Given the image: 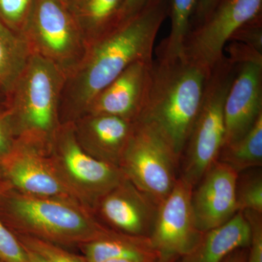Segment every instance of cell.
<instances>
[{
  "mask_svg": "<svg viewBox=\"0 0 262 262\" xmlns=\"http://www.w3.org/2000/svg\"><path fill=\"white\" fill-rule=\"evenodd\" d=\"M168 8V0H150L133 18L88 45L62 91L60 113L70 122L83 115L98 93L129 66L153 60L155 39Z\"/></svg>",
  "mask_w": 262,
  "mask_h": 262,
  "instance_id": "cell-1",
  "label": "cell"
},
{
  "mask_svg": "<svg viewBox=\"0 0 262 262\" xmlns=\"http://www.w3.org/2000/svg\"><path fill=\"white\" fill-rule=\"evenodd\" d=\"M211 72L184 56L154 61L149 93L138 120L154 127L180 160Z\"/></svg>",
  "mask_w": 262,
  "mask_h": 262,
  "instance_id": "cell-2",
  "label": "cell"
},
{
  "mask_svg": "<svg viewBox=\"0 0 262 262\" xmlns=\"http://www.w3.org/2000/svg\"><path fill=\"white\" fill-rule=\"evenodd\" d=\"M66 75L51 62L32 55L8 94V108L16 140L41 147L57 133Z\"/></svg>",
  "mask_w": 262,
  "mask_h": 262,
  "instance_id": "cell-3",
  "label": "cell"
},
{
  "mask_svg": "<svg viewBox=\"0 0 262 262\" xmlns=\"http://www.w3.org/2000/svg\"><path fill=\"white\" fill-rule=\"evenodd\" d=\"M237 67L225 56L211 70L199 113L183 151L179 177L195 187L218 161L225 136L226 98Z\"/></svg>",
  "mask_w": 262,
  "mask_h": 262,
  "instance_id": "cell-4",
  "label": "cell"
},
{
  "mask_svg": "<svg viewBox=\"0 0 262 262\" xmlns=\"http://www.w3.org/2000/svg\"><path fill=\"white\" fill-rule=\"evenodd\" d=\"M7 212L29 237L54 244L83 245L115 233L75 207L51 198L15 194L5 198Z\"/></svg>",
  "mask_w": 262,
  "mask_h": 262,
  "instance_id": "cell-5",
  "label": "cell"
},
{
  "mask_svg": "<svg viewBox=\"0 0 262 262\" xmlns=\"http://www.w3.org/2000/svg\"><path fill=\"white\" fill-rule=\"evenodd\" d=\"M179 165L180 159L154 127L144 120L134 122L120 168L158 206L178 180Z\"/></svg>",
  "mask_w": 262,
  "mask_h": 262,
  "instance_id": "cell-6",
  "label": "cell"
},
{
  "mask_svg": "<svg viewBox=\"0 0 262 262\" xmlns=\"http://www.w3.org/2000/svg\"><path fill=\"white\" fill-rule=\"evenodd\" d=\"M22 35L32 55L51 62L66 77L87 47L77 20L61 0H36Z\"/></svg>",
  "mask_w": 262,
  "mask_h": 262,
  "instance_id": "cell-7",
  "label": "cell"
},
{
  "mask_svg": "<svg viewBox=\"0 0 262 262\" xmlns=\"http://www.w3.org/2000/svg\"><path fill=\"white\" fill-rule=\"evenodd\" d=\"M262 0H221L208 18L189 32L183 56L207 70L225 57L226 45L234 33L261 13Z\"/></svg>",
  "mask_w": 262,
  "mask_h": 262,
  "instance_id": "cell-8",
  "label": "cell"
},
{
  "mask_svg": "<svg viewBox=\"0 0 262 262\" xmlns=\"http://www.w3.org/2000/svg\"><path fill=\"white\" fill-rule=\"evenodd\" d=\"M193 189L179 177L171 192L158 206L149 238L159 262H178L201 237L193 213Z\"/></svg>",
  "mask_w": 262,
  "mask_h": 262,
  "instance_id": "cell-9",
  "label": "cell"
},
{
  "mask_svg": "<svg viewBox=\"0 0 262 262\" xmlns=\"http://www.w3.org/2000/svg\"><path fill=\"white\" fill-rule=\"evenodd\" d=\"M238 173L227 164L215 162L194 187L192 206L201 232L224 225L237 213L236 184Z\"/></svg>",
  "mask_w": 262,
  "mask_h": 262,
  "instance_id": "cell-10",
  "label": "cell"
},
{
  "mask_svg": "<svg viewBox=\"0 0 262 262\" xmlns=\"http://www.w3.org/2000/svg\"><path fill=\"white\" fill-rule=\"evenodd\" d=\"M154 61H139L129 66L98 93L84 114L113 115L135 122L145 105Z\"/></svg>",
  "mask_w": 262,
  "mask_h": 262,
  "instance_id": "cell-11",
  "label": "cell"
},
{
  "mask_svg": "<svg viewBox=\"0 0 262 262\" xmlns=\"http://www.w3.org/2000/svg\"><path fill=\"white\" fill-rule=\"evenodd\" d=\"M236 66L225 101L223 147L246 135L262 115V63Z\"/></svg>",
  "mask_w": 262,
  "mask_h": 262,
  "instance_id": "cell-12",
  "label": "cell"
},
{
  "mask_svg": "<svg viewBox=\"0 0 262 262\" xmlns=\"http://www.w3.org/2000/svg\"><path fill=\"white\" fill-rule=\"evenodd\" d=\"M158 206L125 177L117 187L101 196L100 212L118 233L150 237Z\"/></svg>",
  "mask_w": 262,
  "mask_h": 262,
  "instance_id": "cell-13",
  "label": "cell"
},
{
  "mask_svg": "<svg viewBox=\"0 0 262 262\" xmlns=\"http://www.w3.org/2000/svg\"><path fill=\"white\" fill-rule=\"evenodd\" d=\"M52 146H56L71 177L101 198L125 178L119 167L98 159L84 149L70 122L60 127Z\"/></svg>",
  "mask_w": 262,
  "mask_h": 262,
  "instance_id": "cell-14",
  "label": "cell"
},
{
  "mask_svg": "<svg viewBox=\"0 0 262 262\" xmlns=\"http://www.w3.org/2000/svg\"><path fill=\"white\" fill-rule=\"evenodd\" d=\"M70 123L86 151L120 168L134 122L113 115L86 113Z\"/></svg>",
  "mask_w": 262,
  "mask_h": 262,
  "instance_id": "cell-15",
  "label": "cell"
},
{
  "mask_svg": "<svg viewBox=\"0 0 262 262\" xmlns=\"http://www.w3.org/2000/svg\"><path fill=\"white\" fill-rule=\"evenodd\" d=\"M39 146L16 140L8 154L0 160L10 182L32 196H61L67 194L63 183L45 164L38 154Z\"/></svg>",
  "mask_w": 262,
  "mask_h": 262,
  "instance_id": "cell-16",
  "label": "cell"
},
{
  "mask_svg": "<svg viewBox=\"0 0 262 262\" xmlns=\"http://www.w3.org/2000/svg\"><path fill=\"white\" fill-rule=\"evenodd\" d=\"M251 241L249 223L237 212L220 227L202 232L194 247L179 262H222L239 248H248Z\"/></svg>",
  "mask_w": 262,
  "mask_h": 262,
  "instance_id": "cell-17",
  "label": "cell"
},
{
  "mask_svg": "<svg viewBox=\"0 0 262 262\" xmlns=\"http://www.w3.org/2000/svg\"><path fill=\"white\" fill-rule=\"evenodd\" d=\"M87 262L127 259L136 262H159L149 237H136L115 232L104 238L82 245Z\"/></svg>",
  "mask_w": 262,
  "mask_h": 262,
  "instance_id": "cell-18",
  "label": "cell"
},
{
  "mask_svg": "<svg viewBox=\"0 0 262 262\" xmlns=\"http://www.w3.org/2000/svg\"><path fill=\"white\" fill-rule=\"evenodd\" d=\"M124 0H71L69 8L86 44L94 42L120 24Z\"/></svg>",
  "mask_w": 262,
  "mask_h": 262,
  "instance_id": "cell-19",
  "label": "cell"
},
{
  "mask_svg": "<svg viewBox=\"0 0 262 262\" xmlns=\"http://www.w3.org/2000/svg\"><path fill=\"white\" fill-rule=\"evenodd\" d=\"M32 56L23 35L0 20V88L7 94L14 88Z\"/></svg>",
  "mask_w": 262,
  "mask_h": 262,
  "instance_id": "cell-20",
  "label": "cell"
},
{
  "mask_svg": "<svg viewBox=\"0 0 262 262\" xmlns=\"http://www.w3.org/2000/svg\"><path fill=\"white\" fill-rule=\"evenodd\" d=\"M198 0H168L170 29L157 49V60L173 61L183 56V48L190 32V20Z\"/></svg>",
  "mask_w": 262,
  "mask_h": 262,
  "instance_id": "cell-21",
  "label": "cell"
},
{
  "mask_svg": "<svg viewBox=\"0 0 262 262\" xmlns=\"http://www.w3.org/2000/svg\"><path fill=\"white\" fill-rule=\"evenodd\" d=\"M241 173L262 165V115L246 135L221 150L219 160Z\"/></svg>",
  "mask_w": 262,
  "mask_h": 262,
  "instance_id": "cell-22",
  "label": "cell"
},
{
  "mask_svg": "<svg viewBox=\"0 0 262 262\" xmlns=\"http://www.w3.org/2000/svg\"><path fill=\"white\" fill-rule=\"evenodd\" d=\"M237 211H253L262 214L261 168L249 169L238 173L236 184Z\"/></svg>",
  "mask_w": 262,
  "mask_h": 262,
  "instance_id": "cell-23",
  "label": "cell"
},
{
  "mask_svg": "<svg viewBox=\"0 0 262 262\" xmlns=\"http://www.w3.org/2000/svg\"><path fill=\"white\" fill-rule=\"evenodd\" d=\"M36 0H0V20L13 32L21 34Z\"/></svg>",
  "mask_w": 262,
  "mask_h": 262,
  "instance_id": "cell-24",
  "label": "cell"
},
{
  "mask_svg": "<svg viewBox=\"0 0 262 262\" xmlns=\"http://www.w3.org/2000/svg\"><path fill=\"white\" fill-rule=\"evenodd\" d=\"M26 247L40 253L52 262H87L84 258L66 251L59 245L32 237H21L19 239Z\"/></svg>",
  "mask_w": 262,
  "mask_h": 262,
  "instance_id": "cell-25",
  "label": "cell"
},
{
  "mask_svg": "<svg viewBox=\"0 0 262 262\" xmlns=\"http://www.w3.org/2000/svg\"><path fill=\"white\" fill-rule=\"evenodd\" d=\"M0 262H28L25 247L1 220Z\"/></svg>",
  "mask_w": 262,
  "mask_h": 262,
  "instance_id": "cell-26",
  "label": "cell"
},
{
  "mask_svg": "<svg viewBox=\"0 0 262 262\" xmlns=\"http://www.w3.org/2000/svg\"><path fill=\"white\" fill-rule=\"evenodd\" d=\"M243 213L251 229V241L246 262H262V214L253 211Z\"/></svg>",
  "mask_w": 262,
  "mask_h": 262,
  "instance_id": "cell-27",
  "label": "cell"
},
{
  "mask_svg": "<svg viewBox=\"0 0 262 262\" xmlns=\"http://www.w3.org/2000/svg\"><path fill=\"white\" fill-rule=\"evenodd\" d=\"M229 41L244 43L262 53V26L259 15L237 29Z\"/></svg>",
  "mask_w": 262,
  "mask_h": 262,
  "instance_id": "cell-28",
  "label": "cell"
},
{
  "mask_svg": "<svg viewBox=\"0 0 262 262\" xmlns=\"http://www.w3.org/2000/svg\"><path fill=\"white\" fill-rule=\"evenodd\" d=\"M225 51H227V58L235 65L245 63H262V53L244 43L229 41L226 45Z\"/></svg>",
  "mask_w": 262,
  "mask_h": 262,
  "instance_id": "cell-29",
  "label": "cell"
},
{
  "mask_svg": "<svg viewBox=\"0 0 262 262\" xmlns=\"http://www.w3.org/2000/svg\"><path fill=\"white\" fill-rule=\"evenodd\" d=\"M16 142L14 128L8 107L0 112V160L11 151Z\"/></svg>",
  "mask_w": 262,
  "mask_h": 262,
  "instance_id": "cell-30",
  "label": "cell"
},
{
  "mask_svg": "<svg viewBox=\"0 0 262 262\" xmlns=\"http://www.w3.org/2000/svg\"><path fill=\"white\" fill-rule=\"evenodd\" d=\"M150 0H124L120 13V24L126 21L139 13Z\"/></svg>",
  "mask_w": 262,
  "mask_h": 262,
  "instance_id": "cell-31",
  "label": "cell"
},
{
  "mask_svg": "<svg viewBox=\"0 0 262 262\" xmlns=\"http://www.w3.org/2000/svg\"><path fill=\"white\" fill-rule=\"evenodd\" d=\"M221 0H198L195 10L196 20L201 24L208 18Z\"/></svg>",
  "mask_w": 262,
  "mask_h": 262,
  "instance_id": "cell-32",
  "label": "cell"
},
{
  "mask_svg": "<svg viewBox=\"0 0 262 262\" xmlns=\"http://www.w3.org/2000/svg\"><path fill=\"white\" fill-rule=\"evenodd\" d=\"M248 248H239L228 255L222 262H246Z\"/></svg>",
  "mask_w": 262,
  "mask_h": 262,
  "instance_id": "cell-33",
  "label": "cell"
},
{
  "mask_svg": "<svg viewBox=\"0 0 262 262\" xmlns=\"http://www.w3.org/2000/svg\"><path fill=\"white\" fill-rule=\"evenodd\" d=\"M24 246L26 248V251H27L28 262H52L51 260L45 257L44 256L37 252V251H34V250L31 249V248L26 247L25 246Z\"/></svg>",
  "mask_w": 262,
  "mask_h": 262,
  "instance_id": "cell-34",
  "label": "cell"
},
{
  "mask_svg": "<svg viewBox=\"0 0 262 262\" xmlns=\"http://www.w3.org/2000/svg\"><path fill=\"white\" fill-rule=\"evenodd\" d=\"M8 94L0 88V112L8 107Z\"/></svg>",
  "mask_w": 262,
  "mask_h": 262,
  "instance_id": "cell-35",
  "label": "cell"
},
{
  "mask_svg": "<svg viewBox=\"0 0 262 262\" xmlns=\"http://www.w3.org/2000/svg\"><path fill=\"white\" fill-rule=\"evenodd\" d=\"M104 262H136L134 261H131V260L127 259H112L108 260V261Z\"/></svg>",
  "mask_w": 262,
  "mask_h": 262,
  "instance_id": "cell-36",
  "label": "cell"
},
{
  "mask_svg": "<svg viewBox=\"0 0 262 262\" xmlns=\"http://www.w3.org/2000/svg\"><path fill=\"white\" fill-rule=\"evenodd\" d=\"M62 2H63V3H66L67 5H68L69 3H70V2L71 0H61Z\"/></svg>",
  "mask_w": 262,
  "mask_h": 262,
  "instance_id": "cell-37",
  "label": "cell"
}]
</instances>
